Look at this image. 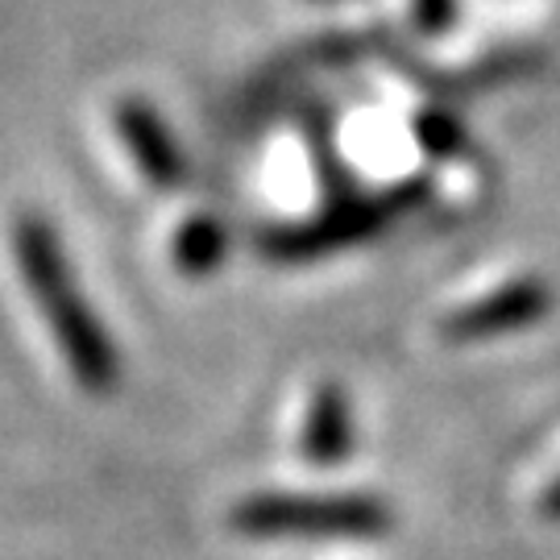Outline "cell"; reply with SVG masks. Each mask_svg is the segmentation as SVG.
<instances>
[{
  "label": "cell",
  "mask_w": 560,
  "mask_h": 560,
  "mask_svg": "<svg viewBox=\"0 0 560 560\" xmlns=\"http://www.w3.org/2000/svg\"><path fill=\"white\" fill-rule=\"evenodd\" d=\"M552 307V291L540 279H515L481 295V300L465 303L457 312H448L441 320V332L448 340H486L502 337V332H520L548 316Z\"/></svg>",
  "instance_id": "cell-3"
},
{
  "label": "cell",
  "mask_w": 560,
  "mask_h": 560,
  "mask_svg": "<svg viewBox=\"0 0 560 560\" xmlns=\"http://www.w3.org/2000/svg\"><path fill=\"white\" fill-rule=\"evenodd\" d=\"M540 515L544 520H552V523H560V478L548 486L540 494Z\"/></svg>",
  "instance_id": "cell-7"
},
{
  "label": "cell",
  "mask_w": 560,
  "mask_h": 560,
  "mask_svg": "<svg viewBox=\"0 0 560 560\" xmlns=\"http://www.w3.org/2000/svg\"><path fill=\"white\" fill-rule=\"evenodd\" d=\"M224 258V229L208 217H191L175 237V261L187 275H203Z\"/></svg>",
  "instance_id": "cell-6"
},
{
  "label": "cell",
  "mask_w": 560,
  "mask_h": 560,
  "mask_svg": "<svg viewBox=\"0 0 560 560\" xmlns=\"http://www.w3.org/2000/svg\"><path fill=\"white\" fill-rule=\"evenodd\" d=\"M113 125L117 138L129 145V154L138 162V171L159 187H175L183 179V159L175 150L171 133L162 129V120L145 108L141 101H120L113 108Z\"/></svg>",
  "instance_id": "cell-4"
},
{
  "label": "cell",
  "mask_w": 560,
  "mask_h": 560,
  "mask_svg": "<svg viewBox=\"0 0 560 560\" xmlns=\"http://www.w3.org/2000/svg\"><path fill=\"white\" fill-rule=\"evenodd\" d=\"M229 527L249 540H374L395 515L374 494H249L229 511Z\"/></svg>",
  "instance_id": "cell-2"
},
{
  "label": "cell",
  "mask_w": 560,
  "mask_h": 560,
  "mask_svg": "<svg viewBox=\"0 0 560 560\" xmlns=\"http://www.w3.org/2000/svg\"><path fill=\"white\" fill-rule=\"evenodd\" d=\"M13 261H18L21 279L38 303L50 337L59 340L67 370L75 374V382L88 395H108L117 386L113 340L104 337L96 312L83 303L75 275L62 258V245L38 212H21L13 221Z\"/></svg>",
  "instance_id": "cell-1"
},
{
  "label": "cell",
  "mask_w": 560,
  "mask_h": 560,
  "mask_svg": "<svg viewBox=\"0 0 560 560\" xmlns=\"http://www.w3.org/2000/svg\"><path fill=\"white\" fill-rule=\"evenodd\" d=\"M300 453L307 465H324V469L349 460V453H353V416H349V399L337 382H320L312 402H307Z\"/></svg>",
  "instance_id": "cell-5"
}]
</instances>
